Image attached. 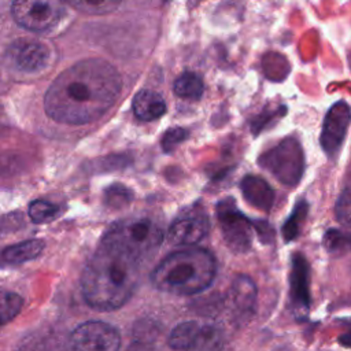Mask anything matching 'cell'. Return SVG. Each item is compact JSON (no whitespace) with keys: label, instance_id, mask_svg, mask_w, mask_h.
Returning a JSON list of instances; mask_svg holds the SVG:
<instances>
[{"label":"cell","instance_id":"cell-1","mask_svg":"<svg viewBox=\"0 0 351 351\" xmlns=\"http://www.w3.org/2000/svg\"><path fill=\"white\" fill-rule=\"evenodd\" d=\"M122 80L103 59H84L62 71L44 96V108L56 122L82 125L100 118L117 100Z\"/></svg>","mask_w":351,"mask_h":351},{"label":"cell","instance_id":"cell-2","mask_svg":"<svg viewBox=\"0 0 351 351\" xmlns=\"http://www.w3.org/2000/svg\"><path fill=\"white\" fill-rule=\"evenodd\" d=\"M140 263L121 251L99 245L81 276L85 302L100 311L122 307L138 285Z\"/></svg>","mask_w":351,"mask_h":351},{"label":"cell","instance_id":"cell-3","mask_svg":"<svg viewBox=\"0 0 351 351\" xmlns=\"http://www.w3.org/2000/svg\"><path fill=\"white\" fill-rule=\"evenodd\" d=\"M217 261L204 248H185L165 256L151 273V282L159 291L173 295H195L213 282Z\"/></svg>","mask_w":351,"mask_h":351},{"label":"cell","instance_id":"cell-4","mask_svg":"<svg viewBox=\"0 0 351 351\" xmlns=\"http://www.w3.org/2000/svg\"><path fill=\"white\" fill-rule=\"evenodd\" d=\"M163 240V232L145 217L126 218L111 225L100 244L123 252L138 263L152 256Z\"/></svg>","mask_w":351,"mask_h":351},{"label":"cell","instance_id":"cell-5","mask_svg":"<svg viewBox=\"0 0 351 351\" xmlns=\"http://www.w3.org/2000/svg\"><path fill=\"white\" fill-rule=\"evenodd\" d=\"M11 12L15 22L32 32L43 33L53 27L64 14L63 0H14Z\"/></svg>","mask_w":351,"mask_h":351},{"label":"cell","instance_id":"cell-6","mask_svg":"<svg viewBox=\"0 0 351 351\" xmlns=\"http://www.w3.org/2000/svg\"><path fill=\"white\" fill-rule=\"evenodd\" d=\"M119 332L103 321L82 322L70 336L71 351H119Z\"/></svg>","mask_w":351,"mask_h":351},{"label":"cell","instance_id":"cell-7","mask_svg":"<svg viewBox=\"0 0 351 351\" xmlns=\"http://www.w3.org/2000/svg\"><path fill=\"white\" fill-rule=\"evenodd\" d=\"M265 166L284 184L295 185L303 173V152L293 138L282 141L265 159Z\"/></svg>","mask_w":351,"mask_h":351},{"label":"cell","instance_id":"cell-8","mask_svg":"<svg viewBox=\"0 0 351 351\" xmlns=\"http://www.w3.org/2000/svg\"><path fill=\"white\" fill-rule=\"evenodd\" d=\"M218 221L228 247L234 252H245L251 247L252 223L232 202H222L218 206Z\"/></svg>","mask_w":351,"mask_h":351},{"label":"cell","instance_id":"cell-9","mask_svg":"<svg viewBox=\"0 0 351 351\" xmlns=\"http://www.w3.org/2000/svg\"><path fill=\"white\" fill-rule=\"evenodd\" d=\"M210 222L207 215L200 208H192L181 214L170 225L167 240L176 245H193L208 233Z\"/></svg>","mask_w":351,"mask_h":351},{"label":"cell","instance_id":"cell-10","mask_svg":"<svg viewBox=\"0 0 351 351\" xmlns=\"http://www.w3.org/2000/svg\"><path fill=\"white\" fill-rule=\"evenodd\" d=\"M351 122V108L346 101L335 103L325 115L321 132V147L333 156L341 147Z\"/></svg>","mask_w":351,"mask_h":351},{"label":"cell","instance_id":"cell-11","mask_svg":"<svg viewBox=\"0 0 351 351\" xmlns=\"http://www.w3.org/2000/svg\"><path fill=\"white\" fill-rule=\"evenodd\" d=\"M289 296L298 315H306L310 310V266L303 254L296 252L291 259Z\"/></svg>","mask_w":351,"mask_h":351},{"label":"cell","instance_id":"cell-12","mask_svg":"<svg viewBox=\"0 0 351 351\" xmlns=\"http://www.w3.org/2000/svg\"><path fill=\"white\" fill-rule=\"evenodd\" d=\"M8 55L11 62L22 71H38L47 66L49 59L47 45L29 38L14 41L10 45Z\"/></svg>","mask_w":351,"mask_h":351},{"label":"cell","instance_id":"cell-13","mask_svg":"<svg viewBox=\"0 0 351 351\" xmlns=\"http://www.w3.org/2000/svg\"><path fill=\"white\" fill-rule=\"evenodd\" d=\"M256 285L248 276L239 274L234 277L229 289V300L233 315L239 324H243L252 317L256 306Z\"/></svg>","mask_w":351,"mask_h":351},{"label":"cell","instance_id":"cell-14","mask_svg":"<svg viewBox=\"0 0 351 351\" xmlns=\"http://www.w3.org/2000/svg\"><path fill=\"white\" fill-rule=\"evenodd\" d=\"M133 111L141 121H154L165 114L166 101L154 90H140L133 99Z\"/></svg>","mask_w":351,"mask_h":351},{"label":"cell","instance_id":"cell-15","mask_svg":"<svg viewBox=\"0 0 351 351\" xmlns=\"http://www.w3.org/2000/svg\"><path fill=\"white\" fill-rule=\"evenodd\" d=\"M241 189L245 199L261 210H269L274 200L271 188L259 177H245L241 182Z\"/></svg>","mask_w":351,"mask_h":351},{"label":"cell","instance_id":"cell-16","mask_svg":"<svg viewBox=\"0 0 351 351\" xmlns=\"http://www.w3.org/2000/svg\"><path fill=\"white\" fill-rule=\"evenodd\" d=\"M225 337L215 324H202L199 332L185 351H223Z\"/></svg>","mask_w":351,"mask_h":351},{"label":"cell","instance_id":"cell-17","mask_svg":"<svg viewBox=\"0 0 351 351\" xmlns=\"http://www.w3.org/2000/svg\"><path fill=\"white\" fill-rule=\"evenodd\" d=\"M43 250H44L43 240L32 239V240H26L4 248L1 254V259L4 263L18 265V263H23L37 258Z\"/></svg>","mask_w":351,"mask_h":351},{"label":"cell","instance_id":"cell-18","mask_svg":"<svg viewBox=\"0 0 351 351\" xmlns=\"http://www.w3.org/2000/svg\"><path fill=\"white\" fill-rule=\"evenodd\" d=\"M200 325L202 324H199L195 319L184 321L176 325V328L170 332V336L167 340L170 348H173L174 351H185L191 346L196 333L199 332Z\"/></svg>","mask_w":351,"mask_h":351},{"label":"cell","instance_id":"cell-19","mask_svg":"<svg viewBox=\"0 0 351 351\" xmlns=\"http://www.w3.org/2000/svg\"><path fill=\"white\" fill-rule=\"evenodd\" d=\"M203 81L202 78L191 71L182 73L174 81V92L177 96L188 100H197L203 93Z\"/></svg>","mask_w":351,"mask_h":351},{"label":"cell","instance_id":"cell-20","mask_svg":"<svg viewBox=\"0 0 351 351\" xmlns=\"http://www.w3.org/2000/svg\"><path fill=\"white\" fill-rule=\"evenodd\" d=\"M325 250L335 256L351 252V232L340 229H329L324 234Z\"/></svg>","mask_w":351,"mask_h":351},{"label":"cell","instance_id":"cell-21","mask_svg":"<svg viewBox=\"0 0 351 351\" xmlns=\"http://www.w3.org/2000/svg\"><path fill=\"white\" fill-rule=\"evenodd\" d=\"M75 10L89 15L110 14L118 8L122 0H63Z\"/></svg>","mask_w":351,"mask_h":351},{"label":"cell","instance_id":"cell-22","mask_svg":"<svg viewBox=\"0 0 351 351\" xmlns=\"http://www.w3.org/2000/svg\"><path fill=\"white\" fill-rule=\"evenodd\" d=\"M307 211H308V204L304 200H300L295 206L292 214L289 215V218L285 221V223L282 226V236H284L285 241H291L298 237V234L300 232V226L306 219Z\"/></svg>","mask_w":351,"mask_h":351},{"label":"cell","instance_id":"cell-23","mask_svg":"<svg viewBox=\"0 0 351 351\" xmlns=\"http://www.w3.org/2000/svg\"><path fill=\"white\" fill-rule=\"evenodd\" d=\"M60 213V207L45 202V200H34L29 206V217L36 223H44L55 219Z\"/></svg>","mask_w":351,"mask_h":351},{"label":"cell","instance_id":"cell-24","mask_svg":"<svg viewBox=\"0 0 351 351\" xmlns=\"http://www.w3.org/2000/svg\"><path fill=\"white\" fill-rule=\"evenodd\" d=\"M22 298L15 292L4 291L1 293V322L5 324L11 321L22 307Z\"/></svg>","mask_w":351,"mask_h":351},{"label":"cell","instance_id":"cell-25","mask_svg":"<svg viewBox=\"0 0 351 351\" xmlns=\"http://www.w3.org/2000/svg\"><path fill=\"white\" fill-rule=\"evenodd\" d=\"M335 214L340 223L351 226V186L340 193L335 206Z\"/></svg>","mask_w":351,"mask_h":351},{"label":"cell","instance_id":"cell-26","mask_svg":"<svg viewBox=\"0 0 351 351\" xmlns=\"http://www.w3.org/2000/svg\"><path fill=\"white\" fill-rule=\"evenodd\" d=\"M185 137V130L182 129H173L169 130L165 136H163V147L169 151L171 147H174L178 141H181Z\"/></svg>","mask_w":351,"mask_h":351},{"label":"cell","instance_id":"cell-27","mask_svg":"<svg viewBox=\"0 0 351 351\" xmlns=\"http://www.w3.org/2000/svg\"><path fill=\"white\" fill-rule=\"evenodd\" d=\"M339 341L341 346L351 348V325L339 336Z\"/></svg>","mask_w":351,"mask_h":351}]
</instances>
